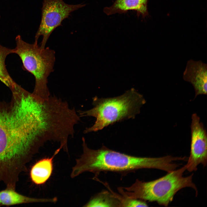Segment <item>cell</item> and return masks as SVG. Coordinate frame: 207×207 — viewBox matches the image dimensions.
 <instances>
[{
    "label": "cell",
    "mask_w": 207,
    "mask_h": 207,
    "mask_svg": "<svg viewBox=\"0 0 207 207\" xmlns=\"http://www.w3.org/2000/svg\"><path fill=\"white\" fill-rule=\"evenodd\" d=\"M190 155L186 164L189 172L195 171L198 166H204L207 162V137L206 130L199 117L196 113L191 116Z\"/></svg>",
    "instance_id": "obj_7"
},
{
    "label": "cell",
    "mask_w": 207,
    "mask_h": 207,
    "mask_svg": "<svg viewBox=\"0 0 207 207\" xmlns=\"http://www.w3.org/2000/svg\"><path fill=\"white\" fill-rule=\"evenodd\" d=\"M56 197L51 198H36L28 197L20 194L15 189L6 188L0 191V205L10 206L22 204L49 202L55 203L57 201Z\"/></svg>",
    "instance_id": "obj_11"
},
{
    "label": "cell",
    "mask_w": 207,
    "mask_h": 207,
    "mask_svg": "<svg viewBox=\"0 0 207 207\" xmlns=\"http://www.w3.org/2000/svg\"><path fill=\"white\" fill-rule=\"evenodd\" d=\"M83 153L76 159L70 175L74 178L86 172L97 173L102 171L129 172L142 168H155L164 171L168 161L166 156L157 158L132 156L110 149L104 145L100 148H89L82 138Z\"/></svg>",
    "instance_id": "obj_2"
},
{
    "label": "cell",
    "mask_w": 207,
    "mask_h": 207,
    "mask_svg": "<svg viewBox=\"0 0 207 207\" xmlns=\"http://www.w3.org/2000/svg\"><path fill=\"white\" fill-rule=\"evenodd\" d=\"M186 170L185 165L158 179L148 182L137 179L131 186L119 187L118 189L121 195L127 198L156 202L160 205L167 206L176 193L183 188H191L197 194V188L192 181L193 173L183 176Z\"/></svg>",
    "instance_id": "obj_4"
},
{
    "label": "cell",
    "mask_w": 207,
    "mask_h": 207,
    "mask_svg": "<svg viewBox=\"0 0 207 207\" xmlns=\"http://www.w3.org/2000/svg\"><path fill=\"white\" fill-rule=\"evenodd\" d=\"M147 1L148 0H116L111 6L104 8L103 11L110 16L134 10L136 12L138 17L141 15L144 18L148 15Z\"/></svg>",
    "instance_id": "obj_9"
},
{
    "label": "cell",
    "mask_w": 207,
    "mask_h": 207,
    "mask_svg": "<svg viewBox=\"0 0 207 207\" xmlns=\"http://www.w3.org/2000/svg\"><path fill=\"white\" fill-rule=\"evenodd\" d=\"M14 53L21 59L23 67L34 76L35 80L32 93L44 100L48 99L50 94L47 86V78L53 71L55 52L49 47L41 48L35 42L27 43L20 35L15 39Z\"/></svg>",
    "instance_id": "obj_5"
},
{
    "label": "cell",
    "mask_w": 207,
    "mask_h": 207,
    "mask_svg": "<svg viewBox=\"0 0 207 207\" xmlns=\"http://www.w3.org/2000/svg\"><path fill=\"white\" fill-rule=\"evenodd\" d=\"M146 102L143 96L133 90L113 97H95L93 98V108L77 112L80 117L90 116L96 118L94 124L86 128L84 133L97 131L117 122L134 119L140 113L141 108Z\"/></svg>",
    "instance_id": "obj_3"
},
{
    "label": "cell",
    "mask_w": 207,
    "mask_h": 207,
    "mask_svg": "<svg viewBox=\"0 0 207 207\" xmlns=\"http://www.w3.org/2000/svg\"><path fill=\"white\" fill-rule=\"evenodd\" d=\"M183 80L190 83L195 91V96L207 93V65L201 60H188L183 72Z\"/></svg>",
    "instance_id": "obj_8"
},
{
    "label": "cell",
    "mask_w": 207,
    "mask_h": 207,
    "mask_svg": "<svg viewBox=\"0 0 207 207\" xmlns=\"http://www.w3.org/2000/svg\"><path fill=\"white\" fill-rule=\"evenodd\" d=\"M12 53H14V49L9 48L0 44V81L9 88L15 82L8 72L5 61L7 56Z\"/></svg>",
    "instance_id": "obj_13"
},
{
    "label": "cell",
    "mask_w": 207,
    "mask_h": 207,
    "mask_svg": "<svg viewBox=\"0 0 207 207\" xmlns=\"http://www.w3.org/2000/svg\"><path fill=\"white\" fill-rule=\"evenodd\" d=\"M11 102H0V180L18 179L51 138L53 122L44 101L17 83Z\"/></svg>",
    "instance_id": "obj_1"
},
{
    "label": "cell",
    "mask_w": 207,
    "mask_h": 207,
    "mask_svg": "<svg viewBox=\"0 0 207 207\" xmlns=\"http://www.w3.org/2000/svg\"><path fill=\"white\" fill-rule=\"evenodd\" d=\"M61 149L59 147L51 157L41 159L32 166L30 171V176L35 184H43L49 179L53 170V158Z\"/></svg>",
    "instance_id": "obj_10"
},
{
    "label": "cell",
    "mask_w": 207,
    "mask_h": 207,
    "mask_svg": "<svg viewBox=\"0 0 207 207\" xmlns=\"http://www.w3.org/2000/svg\"><path fill=\"white\" fill-rule=\"evenodd\" d=\"M84 207H121L120 203L112 193H100L91 198Z\"/></svg>",
    "instance_id": "obj_12"
},
{
    "label": "cell",
    "mask_w": 207,
    "mask_h": 207,
    "mask_svg": "<svg viewBox=\"0 0 207 207\" xmlns=\"http://www.w3.org/2000/svg\"><path fill=\"white\" fill-rule=\"evenodd\" d=\"M109 190L120 203L121 207H147V204L145 201L127 198L122 195L115 193Z\"/></svg>",
    "instance_id": "obj_14"
},
{
    "label": "cell",
    "mask_w": 207,
    "mask_h": 207,
    "mask_svg": "<svg viewBox=\"0 0 207 207\" xmlns=\"http://www.w3.org/2000/svg\"><path fill=\"white\" fill-rule=\"evenodd\" d=\"M41 22L35 37V43L41 36L43 39L40 47L44 48L50 35L70 13L83 7L85 4L71 5L63 0H43Z\"/></svg>",
    "instance_id": "obj_6"
}]
</instances>
